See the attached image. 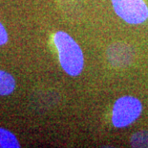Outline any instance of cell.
Segmentation results:
<instances>
[{"label":"cell","mask_w":148,"mask_h":148,"mask_svg":"<svg viewBox=\"0 0 148 148\" xmlns=\"http://www.w3.org/2000/svg\"><path fill=\"white\" fill-rule=\"evenodd\" d=\"M143 103L132 95H124L116 100L112 109V124L121 129L133 124L141 115Z\"/></svg>","instance_id":"7a4b0ae2"},{"label":"cell","mask_w":148,"mask_h":148,"mask_svg":"<svg viewBox=\"0 0 148 148\" xmlns=\"http://www.w3.org/2000/svg\"><path fill=\"white\" fill-rule=\"evenodd\" d=\"M130 145L135 148H148V131L141 130L134 133L130 138Z\"/></svg>","instance_id":"52a82bcc"},{"label":"cell","mask_w":148,"mask_h":148,"mask_svg":"<svg viewBox=\"0 0 148 148\" xmlns=\"http://www.w3.org/2000/svg\"><path fill=\"white\" fill-rule=\"evenodd\" d=\"M113 9L126 23L138 25L148 19V6L143 0H111Z\"/></svg>","instance_id":"3957f363"},{"label":"cell","mask_w":148,"mask_h":148,"mask_svg":"<svg viewBox=\"0 0 148 148\" xmlns=\"http://www.w3.org/2000/svg\"><path fill=\"white\" fill-rule=\"evenodd\" d=\"M17 138L7 129L0 128V148H19Z\"/></svg>","instance_id":"8992f818"},{"label":"cell","mask_w":148,"mask_h":148,"mask_svg":"<svg viewBox=\"0 0 148 148\" xmlns=\"http://www.w3.org/2000/svg\"><path fill=\"white\" fill-rule=\"evenodd\" d=\"M106 58L113 67L123 68L134 62L136 58V50L127 42H116L107 47Z\"/></svg>","instance_id":"277c9868"},{"label":"cell","mask_w":148,"mask_h":148,"mask_svg":"<svg viewBox=\"0 0 148 148\" xmlns=\"http://www.w3.org/2000/svg\"><path fill=\"white\" fill-rule=\"evenodd\" d=\"M62 69L70 76H78L84 67V56L79 44L70 35L58 31L53 36Z\"/></svg>","instance_id":"6da1fadb"},{"label":"cell","mask_w":148,"mask_h":148,"mask_svg":"<svg viewBox=\"0 0 148 148\" xmlns=\"http://www.w3.org/2000/svg\"><path fill=\"white\" fill-rule=\"evenodd\" d=\"M15 89V80L10 73L0 70V96L10 95Z\"/></svg>","instance_id":"5b68a950"},{"label":"cell","mask_w":148,"mask_h":148,"mask_svg":"<svg viewBox=\"0 0 148 148\" xmlns=\"http://www.w3.org/2000/svg\"><path fill=\"white\" fill-rule=\"evenodd\" d=\"M8 42V34L6 31L5 27L3 26V24L0 22V46L6 44Z\"/></svg>","instance_id":"ba28073f"}]
</instances>
